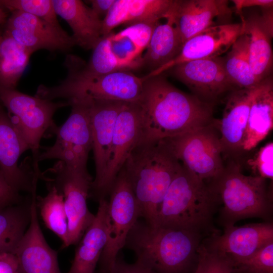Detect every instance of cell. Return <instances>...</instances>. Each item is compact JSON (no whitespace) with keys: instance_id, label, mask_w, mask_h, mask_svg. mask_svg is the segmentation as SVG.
Listing matches in <instances>:
<instances>
[{"instance_id":"d4e9b609","label":"cell","mask_w":273,"mask_h":273,"mask_svg":"<svg viewBox=\"0 0 273 273\" xmlns=\"http://www.w3.org/2000/svg\"><path fill=\"white\" fill-rule=\"evenodd\" d=\"M107 205L106 199L99 201L95 218L77 244L73 260L67 273H95L107 240Z\"/></svg>"},{"instance_id":"277c9868","label":"cell","mask_w":273,"mask_h":273,"mask_svg":"<svg viewBox=\"0 0 273 273\" xmlns=\"http://www.w3.org/2000/svg\"><path fill=\"white\" fill-rule=\"evenodd\" d=\"M216 200L221 205L220 219L224 227L240 220L260 218L268 220L272 210V198L266 180L246 175L237 161H224L223 168L208 184Z\"/></svg>"},{"instance_id":"e575fe53","label":"cell","mask_w":273,"mask_h":273,"mask_svg":"<svg viewBox=\"0 0 273 273\" xmlns=\"http://www.w3.org/2000/svg\"><path fill=\"white\" fill-rule=\"evenodd\" d=\"M246 164L251 170L252 175L272 181V142H269L261 147L252 157L246 160Z\"/></svg>"},{"instance_id":"e0dca14e","label":"cell","mask_w":273,"mask_h":273,"mask_svg":"<svg viewBox=\"0 0 273 273\" xmlns=\"http://www.w3.org/2000/svg\"><path fill=\"white\" fill-rule=\"evenodd\" d=\"M5 32L33 52L40 49L67 51L76 45L72 36L61 26L20 11L13 12Z\"/></svg>"},{"instance_id":"8992f818","label":"cell","mask_w":273,"mask_h":273,"mask_svg":"<svg viewBox=\"0 0 273 273\" xmlns=\"http://www.w3.org/2000/svg\"><path fill=\"white\" fill-rule=\"evenodd\" d=\"M65 79L53 87L38 86L35 96L52 101L108 100L138 102L142 94L144 78L131 71L122 70L107 74L87 75L68 69Z\"/></svg>"},{"instance_id":"ba28073f","label":"cell","mask_w":273,"mask_h":273,"mask_svg":"<svg viewBox=\"0 0 273 273\" xmlns=\"http://www.w3.org/2000/svg\"><path fill=\"white\" fill-rule=\"evenodd\" d=\"M67 101L71 106L70 114L63 125L55 128L56 142L43 148L38 161L58 159L72 169L88 172L87 163L92 150L90 100Z\"/></svg>"},{"instance_id":"60d3db41","label":"cell","mask_w":273,"mask_h":273,"mask_svg":"<svg viewBox=\"0 0 273 273\" xmlns=\"http://www.w3.org/2000/svg\"><path fill=\"white\" fill-rule=\"evenodd\" d=\"M7 14L3 7L0 6V24L4 23L6 19Z\"/></svg>"},{"instance_id":"603a6c76","label":"cell","mask_w":273,"mask_h":273,"mask_svg":"<svg viewBox=\"0 0 273 273\" xmlns=\"http://www.w3.org/2000/svg\"><path fill=\"white\" fill-rule=\"evenodd\" d=\"M57 15L65 20L73 31L76 45L93 49L102 36V19L79 0H52Z\"/></svg>"},{"instance_id":"7a4b0ae2","label":"cell","mask_w":273,"mask_h":273,"mask_svg":"<svg viewBox=\"0 0 273 273\" xmlns=\"http://www.w3.org/2000/svg\"><path fill=\"white\" fill-rule=\"evenodd\" d=\"M180 165L165 139L139 143L131 152L122 168L147 223L154 225Z\"/></svg>"},{"instance_id":"52a82bcc","label":"cell","mask_w":273,"mask_h":273,"mask_svg":"<svg viewBox=\"0 0 273 273\" xmlns=\"http://www.w3.org/2000/svg\"><path fill=\"white\" fill-rule=\"evenodd\" d=\"M0 100L13 115L10 117L12 122L31 151L34 171L40 172L38 157L40 141L47 131L53 133L56 127L53 119L56 111L70 106L69 102H55L1 87Z\"/></svg>"},{"instance_id":"3957f363","label":"cell","mask_w":273,"mask_h":273,"mask_svg":"<svg viewBox=\"0 0 273 273\" xmlns=\"http://www.w3.org/2000/svg\"><path fill=\"white\" fill-rule=\"evenodd\" d=\"M201 236L190 230L138 220L125 246L134 253L136 262L155 273H183L197 254Z\"/></svg>"},{"instance_id":"4316f807","label":"cell","mask_w":273,"mask_h":273,"mask_svg":"<svg viewBox=\"0 0 273 273\" xmlns=\"http://www.w3.org/2000/svg\"><path fill=\"white\" fill-rule=\"evenodd\" d=\"M165 19V23L159 22L154 29L142 57V66L146 67L150 72L172 61L178 55L183 46L171 9Z\"/></svg>"},{"instance_id":"b9f144b4","label":"cell","mask_w":273,"mask_h":273,"mask_svg":"<svg viewBox=\"0 0 273 273\" xmlns=\"http://www.w3.org/2000/svg\"><path fill=\"white\" fill-rule=\"evenodd\" d=\"M2 35L0 34V42H1V38H2Z\"/></svg>"},{"instance_id":"44dd1931","label":"cell","mask_w":273,"mask_h":273,"mask_svg":"<svg viewBox=\"0 0 273 273\" xmlns=\"http://www.w3.org/2000/svg\"><path fill=\"white\" fill-rule=\"evenodd\" d=\"M271 242L273 224L266 221L241 226H225L222 235H213L206 246L228 256L236 262L249 257Z\"/></svg>"},{"instance_id":"cb8c5ba5","label":"cell","mask_w":273,"mask_h":273,"mask_svg":"<svg viewBox=\"0 0 273 273\" xmlns=\"http://www.w3.org/2000/svg\"><path fill=\"white\" fill-rule=\"evenodd\" d=\"M242 32L248 40L249 61L251 71L258 82L271 75L273 55L271 40L273 28L265 22L261 15L247 18L240 15Z\"/></svg>"},{"instance_id":"d6a6232c","label":"cell","mask_w":273,"mask_h":273,"mask_svg":"<svg viewBox=\"0 0 273 273\" xmlns=\"http://www.w3.org/2000/svg\"><path fill=\"white\" fill-rule=\"evenodd\" d=\"M194 273H233L234 262L228 256L200 245Z\"/></svg>"},{"instance_id":"9c48e42d","label":"cell","mask_w":273,"mask_h":273,"mask_svg":"<svg viewBox=\"0 0 273 273\" xmlns=\"http://www.w3.org/2000/svg\"><path fill=\"white\" fill-rule=\"evenodd\" d=\"M109 195L106 219L107 240L99 262L101 273H107L114 265L129 232L141 217L139 205L123 168Z\"/></svg>"},{"instance_id":"83f0119b","label":"cell","mask_w":273,"mask_h":273,"mask_svg":"<svg viewBox=\"0 0 273 273\" xmlns=\"http://www.w3.org/2000/svg\"><path fill=\"white\" fill-rule=\"evenodd\" d=\"M31 195L19 203L0 209V255L14 254L31 220Z\"/></svg>"},{"instance_id":"d590c367","label":"cell","mask_w":273,"mask_h":273,"mask_svg":"<svg viewBox=\"0 0 273 273\" xmlns=\"http://www.w3.org/2000/svg\"><path fill=\"white\" fill-rule=\"evenodd\" d=\"M15 191L0 175V209L23 201L26 197Z\"/></svg>"},{"instance_id":"f546056e","label":"cell","mask_w":273,"mask_h":273,"mask_svg":"<svg viewBox=\"0 0 273 273\" xmlns=\"http://www.w3.org/2000/svg\"><path fill=\"white\" fill-rule=\"evenodd\" d=\"M48 194L36 196V205L46 226L61 240L62 249L69 247L68 220L61 194L52 184L46 182Z\"/></svg>"},{"instance_id":"484cf974","label":"cell","mask_w":273,"mask_h":273,"mask_svg":"<svg viewBox=\"0 0 273 273\" xmlns=\"http://www.w3.org/2000/svg\"><path fill=\"white\" fill-rule=\"evenodd\" d=\"M273 128V81L270 75L262 81L251 102L242 149L247 153L257 147Z\"/></svg>"},{"instance_id":"ffe728a7","label":"cell","mask_w":273,"mask_h":273,"mask_svg":"<svg viewBox=\"0 0 273 273\" xmlns=\"http://www.w3.org/2000/svg\"><path fill=\"white\" fill-rule=\"evenodd\" d=\"M171 12L183 45L207 28L220 25L218 21L230 19L233 11L226 0H174Z\"/></svg>"},{"instance_id":"30bf717a","label":"cell","mask_w":273,"mask_h":273,"mask_svg":"<svg viewBox=\"0 0 273 273\" xmlns=\"http://www.w3.org/2000/svg\"><path fill=\"white\" fill-rule=\"evenodd\" d=\"M180 163L205 181L218 175L224 166L216 119L213 123L165 139Z\"/></svg>"},{"instance_id":"d6986e66","label":"cell","mask_w":273,"mask_h":273,"mask_svg":"<svg viewBox=\"0 0 273 273\" xmlns=\"http://www.w3.org/2000/svg\"><path fill=\"white\" fill-rule=\"evenodd\" d=\"M31 195L30 222L14 253L19 273H62L57 252L47 242L39 225L36 191Z\"/></svg>"},{"instance_id":"8d00e7d4","label":"cell","mask_w":273,"mask_h":273,"mask_svg":"<svg viewBox=\"0 0 273 273\" xmlns=\"http://www.w3.org/2000/svg\"><path fill=\"white\" fill-rule=\"evenodd\" d=\"M107 273H155L150 269L135 262L128 263L118 259Z\"/></svg>"},{"instance_id":"2e32d148","label":"cell","mask_w":273,"mask_h":273,"mask_svg":"<svg viewBox=\"0 0 273 273\" xmlns=\"http://www.w3.org/2000/svg\"><path fill=\"white\" fill-rule=\"evenodd\" d=\"M141 110L137 102L127 103L119 112L114 130L107 171L94 200L106 199L118 173L141 134Z\"/></svg>"},{"instance_id":"7402d4cb","label":"cell","mask_w":273,"mask_h":273,"mask_svg":"<svg viewBox=\"0 0 273 273\" xmlns=\"http://www.w3.org/2000/svg\"><path fill=\"white\" fill-rule=\"evenodd\" d=\"M174 0H115L102 19V36L116 27L141 22L159 21L168 16Z\"/></svg>"},{"instance_id":"5b68a950","label":"cell","mask_w":273,"mask_h":273,"mask_svg":"<svg viewBox=\"0 0 273 273\" xmlns=\"http://www.w3.org/2000/svg\"><path fill=\"white\" fill-rule=\"evenodd\" d=\"M216 207L208 184L181 164L152 225L187 230L202 235L211 230Z\"/></svg>"},{"instance_id":"4dcf8cb0","label":"cell","mask_w":273,"mask_h":273,"mask_svg":"<svg viewBox=\"0 0 273 273\" xmlns=\"http://www.w3.org/2000/svg\"><path fill=\"white\" fill-rule=\"evenodd\" d=\"M222 58L225 71L237 89L254 88L260 83L251 71L249 61L248 40L243 32Z\"/></svg>"},{"instance_id":"4fadbf2b","label":"cell","mask_w":273,"mask_h":273,"mask_svg":"<svg viewBox=\"0 0 273 273\" xmlns=\"http://www.w3.org/2000/svg\"><path fill=\"white\" fill-rule=\"evenodd\" d=\"M168 70L193 95L210 104L214 105L227 92L237 89L226 74L220 57L184 62Z\"/></svg>"},{"instance_id":"836d02e7","label":"cell","mask_w":273,"mask_h":273,"mask_svg":"<svg viewBox=\"0 0 273 273\" xmlns=\"http://www.w3.org/2000/svg\"><path fill=\"white\" fill-rule=\"evenodd\" d=\"M273 273V242L249 257L234 262L233 273Z\"/></svg>"},{"instance_id":"1f68e13d","label":"cell","mask_w":273,"mask_h":273,"mask_svg":"<svg viewBox=\"0 0 273 273\" xmlns=\"http://www.w3.org/2000/svg\"><path fill=\"white\" fill-rule=\"evenodd\" d=\"M0 6L13 11H20L38 17L61 27L52 0H0Z\"/></svg>"},{"instance_id":"ac0fdd59","label":"cell","mask_w":273,"mask_h":273,"mask_svg":"<svg viewBox=\"0 0 273 273\" xmlns=\"http://www.w3.org/2000/svg\"><path fill=\"white\" fill-rule=\"evenodd\" d=\"M242 30L241 22L209 27L187 40L178 55L172 61L146 76L162 74L184 62L219 57L230 50L242 34Z\"/></svg>"},{"instance_id":"6da1fadb","label":"cell","mask_w":273,"mask_h":273,"mask_svg":"<svg viewBox=\"0 0 273 273\" xmlns=\"http://www.w3.org/2000/svg\"><path fill=\"white\" fill-rule=\"evenodd\" d=\"M143 77L142 94L137 102L141 110L139 143L173 137L214 121V105L180 90L162 74Z\"/></svg>"},{"instance_id":"f1b7e54d","label":"cell","mask_w":273,"mask_h":273,"mask_svg":"<svg viewBox=\"0 0 273 273\" xmlns=\"http://www.w3.org/2000/svg\"><path fill=\"white\" fill-rule=\"evenodd\" d=\"M33 52L5 32L0 42V87L15 89Z\"/></svg>"},{"instance_id":"f35d334b","label":"cell","mask_w":273,"mask_h":273,"mask_svg":"<svg viewBox=\"0 0 273 273\" xmlns=\"http://www.w3.org/2000/svg\"><path fill=\"white\" fill-rule=\"evenodd\" d=\"M0 273H19L17 259L13 254L0 255Z\"/></svg>"},{"instance_id":"ab89813d","label":"cell","mask_w":273,"mask_h":273,"mask_svg":"<svg viewBox=\"0 0 273 273\" xmlns=\"http://www.w3.org/2000/svg\"><path fill=\"white\" fill-rule=\"evenodd\" d=\"M89 2L91 5L92 10L101 18L102 17L104 18L106 16L115 0H91Z\"/></svg>"},{"instance_id":"7c38bea8","label":"cell","mask_w":273,"mask_h":273,"mask_svg":"<svg viewBox=\"0 0 273 273\" xmlns=\"http://www.w3.org/2000/svg\"><path fill=\"white\" fill-rule=\"evenodd\" d=\"M28 150L18 128L0 106V175L15 191L31 195L40 179L34 171L32 160L27 158L18 165L20 156Z\"/></svg>"},{"instance_id":"74e56055","label":"cell","mask_w":273,"mask_h":273,"mask_svg":"<svg viewBox=\"0 0 273 273\" xmlns=\"http://www.w3.org/2000/svg\"><path fill=\"white\" fill-rule=\"evenodd\" d=\"M234 10L238 14H242L244 8L258 7L262 9H272V0H233Z\"/></svg>"},{"instance_id":"5bb4252c","label":"cell","mask_w":273,"mask_h":273,"mask_svg":"<svg viewBox=\"0 0 273 273\" xmlns=\"http://www.w3.org/2000/svg\"><path fill=\"white\" fill-rule=\"evenodd\" d=\"M126 103L115 100H90L92 150L96 175L89 197L93 199L100 189L107 171L117 117Z\"/></svg>"},{"instance_id":"9a60e30c","label":"cell","mask_w":273,"mask_h":273,"mask_svg":"<svg viewBox=\"0 0 273 273\" xmlns=\"http://www.w3.org/2000/svg\"><path fill=\"white\" fill-rule=\"evenodd\" d=\"M260 83L254 88L233 90L226 98L222 118L216 119L223 161L240 162L246 155L242 149L245 132L250 105Z\"/></svg>"},{"instance_id":"8fae6325","label":"cell","mask_w":273,"mask_h":273,"mask_svg":"<svg viewBox=\"0 0 273 273\" xmlns=\"http://www.w3.org/2000/svg\"><path fill=\"white\" fill-rule=\"evenodd\" d=\"M46 171L52 177L43 174L45 181L53 185L63 197L68 220L69 246L76 245L95 216L87 205L93 177L88 171L72 169L60 161Z\"/></svg>"}]
</instances>
